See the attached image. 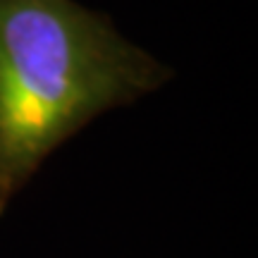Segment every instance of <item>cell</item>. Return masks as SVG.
I'll use <instances>...</instances> for the list:
<instances>
[{
    "instance_id": "obj_1",
    "label": "cell",
    "mask_w": 258,
    "mask_h": 258,
    "mask_svg": "<svg viewBox=\"0 0 258 258\" xmlns=\"http://www.w3.org/2000/svg\"><path fill=\"white\" fill-rule=\"evenodd\" d=\"M170 77L77 0H0V218L55 148Z\"/></svg>"
}]
</instances>
